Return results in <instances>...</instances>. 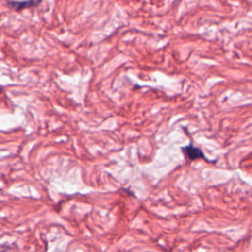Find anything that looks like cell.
Returning a JSON list of instances; mask_svg holds the SVG:
<instances>
[{"label": "cell", "mask_w": 252, "mask_h": 252, "mask_svg": "<svg viewBox=\"0 0 252 252\" xmlns=\"http://www.w3.org/2000/svg\"><path fill=\"white\" fill-rule=\"evenodd\" d=\"M41 3V1L37 2V1H24V2H18V1H10V2H7V5L11 8V9H14V10H22V9H25V8H28V7H31V6H37Z\"/></svg>", "instance_id": "2"}, {"label": "cell", "mask_w": 252, "mask_h": 252, "mask_svg": "<svg viewBox=\"0 0 252 252\" xmlns=\"http://www.w3.org/2000/svg\"><path fill=\"white\" fill-rule=\"evenodd\" d=\"M2 91H3V88H2L1 86H0V94H1V93H2Z\"/></svg>", "instance_id": "3"}, {"label": "cell", "mask_w": 252, "mask_h": 252, "mask_svg": "<svg viewBox=\"0 0 252 252\" xmlns=\"http://www.w3.org/2000/svg\"><path fill=\"white\" fill-rule=\"evenodd\" d=\"M183 152L185 156L189 160V161H196L200 159H205V154L202 152V150L196 146H194L193 144H189L188 146L183 148Z\"/></svg>", "instance_id": "1"}]
</instances>
